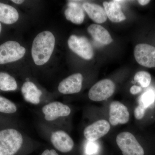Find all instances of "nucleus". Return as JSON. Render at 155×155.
<instances>
[{
	"mask_svg": "<svg viewBox=\"0 0 155 155\" xmlns=\"http://www.w3.org/2000/svg\"><path fill=\"white\" fill-rule=\"evenodd\" d=\"M130 114L127 107L118 101L111 103L109 110V122L113 126L125 124L129 122Z\"/></svg>",
	"mask_w": 155,
	"mask_h": 155,
	"instance_id": "8",
	"label": "nucleus"
},
{
	"mask_svg": "<svg viewBox=\"0 0 155 155\" xmlns=\"http://www.w3.org/2000/svg\"><path fill=\"white\" fill-rule=\"evenodd\" d=\"M146 109L141 105H139L135 108L134 116L137 120H141L144 117Z\"/></svg>",
	"mask_w": 155,
	"mask_h": 155,
	"instance_id": "24",
	"label": "nucleus"
},
{
	"mask_svg": "<svg viewBox=\"0 0 155 155\" xmlns=\"http://www.w3.org/2000/svg\"><path fill=\"white\" fill-rule=\"evenodd\" d=\"M21 92L24 99L28 102L33 104H38L40 102L42 91L33 82L25 81L22 85Z\"/></svg>",
	"mask_w": 155,
	"mask_h": 155,
	"instance_id": "15",
	"label": "nucleus"
},
{
	"mask_svg": "<svg viewBox=\"0 0 155 155\" xmlns=\"http://www.w3.org/2000/svg\"><path fill=\"white\" fill-rule=\"evenodd\" d=\"M65 15L67 20L78 25L83 22L85 16L82 6L74 1H69Z\"/></svg>",
	"mask_w": 155,
	"mask_h": 155,
	"instance_id": "14",
	"label": "nucleus"
},
{
	"mask_svg": "<svg viewBox=\"0 0 155 155\" xmlns=\"http://www.w3.org/2000/svg\"><path fill=\"white\" fill-rule=\"evenodd\" d=\"M142 88L141 87L133 85L130 87V92L131 94L135 95L139 93L141 91Z\"/></svg>",
	"mask_w": 155,
	"mask_h": 155,
	"instance_id": "25",
	"label": "nucleus"
},
{
	"mask_svg": "<svg viewBox=\"0 0 155 155\" xmlns=\"http://www.w3.org/2000/svg\"><path fill=\"white\" fill-rule=\"evenodd\" d=\"M122 1H114L112 2H104V9L105 11L107 17L112 22H119L126 19L125 14L121 10V6L119 3Z\"/></svg>",
	"mask_w": 155,
	"mask_h": 155,
	"instance_id": "13",
	"label": "nucleus"
},
{
	"mask_svg": "<svg viewBox=\"0 0 155 155\" xmlns=\"http://www.w3.org/2000/svg\"><path fill=\"white\" fill-rule=\"evenodd\" d=\"M17 88L14 78L8 73L0 72V90L4 91H13Z\"/></svg>",
	"mask_w": 155,
	"mask_h": 155,
	"instance_id": "19",
	"label": "nucleus"
},
{
	"mask_svg": "<svg viewBox=\"0 0 155 155\" xmlns=\"http://www.w3.org/2000/svg\"><path fill=\"white\" fill-rule=\"evenodd\" d=\"M12 2L14 3H16V4H18V5H19V4H22L23 2H24L23 0H13V1H11Z\"/></svg>",
	"mask_w": 155,
	"mask_h": 155,
	"instance_id": "28",
	"label": "nucleus"
},
{
	"mask_svg": "<svg viewBox=\"0 0 155 155\" xmlns=\"http://www.w3.org/2000/svg\"><path fill=\"white\" fill-rule=\"evenodd\" d=\"M18 11L12 6L0 2V21L6 24H12L19 19Z\"/></svg>",
	"mask_w": 155,
	"mask_h": 155,
	"instance_id": "18",
	"label": "nucleus"
},
{
	"mask_svg": "<svg viewBox=\"0 0 155 155\" xmlns=\"http://www.w3.org/2000/svg\"><path fill=\"white\" fill-rule=\"evenodd\" d=\"M2 26L1 23H0V34H1V31H2Z\"/></svg>",
	"mask_w": 155,
	"mask_h": 155,
	"instance_id": "29",
	"label": "nucleus"
},
{
	"mask_svg": "<svg viewBox=\"0 0 155 155\" xmlns=\"http://www.w3.org/2000/svg\"><path fill=\"white\" fill-rule=\"evenodd\" d=\"M1 119H0V121H1Z\"/></svg>",
	"mask_w": 155,
	"mask_h": 155,
	"instance_id": "30",
	"label": "nucleus"
},
{
	"mask_svg": "<svg viewBox=\"0 0 155 155\" xmlns=\"http://www.w3.org/2000/svg\"><path fill=\"white\" fill-rule=\"evenodd\" d=\"M83 80V76L81 73L72 74L60 82L58 91L64 94L78 93L82 88Z\"/></svg>",
	"mask_w": 155,
	"mask_h": 155,
	"instance_id": "11",
	"label": "nucleus"
},
{
	"mask_svg": "<svg viewBox=\"0 0 155 155\" xmlns=\"http://www.w3.org/2000/svg\"><path fill=\"white\" fill-rule=\"evenodd\" d=\"M95 141H89L85 149V155H94L97 153L98 147Z\"/></svg>",
	"mask_w": 155,
	"mask_h": 155,
	"instance_id": "23",
	"label": "nucleus"
},
{
	"mask_svg": "<svg viewBox=\"0 0 155 155\" xmlns=\"http://www.w3.org/2000/svg\"><path fill=\"white\" fill-rule=\"evenodd\" d=\"M17 110V106L14 102L0 96V113L10 115L16 113Z\"/></svg>",
	"mask_w": 155,
	"mask_h": 155,
	"instance_id": "20",
	"label": "nucleus"
},
{
	"mask_svg": "<svg viewBox=\"0 0 155 155\" xmlns=\"http://www.w3.org/2000/svg\"><path fill=\"white\" fill-rule=\"evenodd\" d=\"M150 1H149V0H139L138 1V3L142 6H144L147 5L148 4L150 3Z\"/></svg>",
	"mask_w": 155,
	"mask_h": 155,
	"instance_id": "27",
	"label": "nucleus"
},
{
	"mask_svg": "<svg viewBox=\"0 0 155 155\" xmlns=\"http://www.w3.org/2000/svg\"><path fill=\"white\" fill-rule=\"evenodd\" d=\"M55 44V38L48 31L38 34L34 40L31 56L34 62L38 66L46 64L52 54Z\"/></svg>",
	"mask_w": 155,
	"mask_h": 155,
	"instance_id": "1",
	"label": "nucleus"
},
{
	"mask_svg": "<svg viewBox=\"0 0 155 155\" xmlns=\"http://www.w3.org/2000/svg\"><path fill=\"white\" fill-rule=\"evenodd\" d=\"M134 79L140 84L143 87H147L149 86L151 81L150 74L146 71H140L135 74Z\"/></svg>",
	"mask_w": 155,
	"mask_h": 155,
	"instance_id": "22",
	"label": "nucleus"
},
{
	"mask_svg": "<svg viewBox=\"0 0 155 155\" xmlns=\"http://www.w3.org/2000/svg\"><path fill=\"white\" fill-rule=\"evenodd\" d=\"M110 125L104 119L98 120L85 127L84 135L89 141H95L106 135L110 131Z\"/></svg>",
	"mask_w": 155,
	"mask_h": 155,
	"instance_id": "9",
	"label": "nucleus"
},
{
	"mask_svg": "<svg viewBox=\"0 0 155 155\" xmlns=\"http://www.w3.org/2000/svg\"><path fill=\"white\" fill-rule=\"evenodd\" d=\"M116 85L112 80L103 79L94 84L88 92L90 99L94 101H102L113 95Z\"/></svg>",
	"mask_w": 155,
	"mask_h": 155,
	"instance_id": "5",
	"label": "nucleus"
},
{
	"mask_svg": "<svg viewBox=\"0 0 155 155\" xmlns=\"http://www.w3.org/2000/svg\"><path fill=\"white\" fill-rule=\"evenodd\" d=\"M51 141L56 149L62 153L69 152L74 147L73 140L64 130H57L53 132L51 136Z\"/></svg>",
	"mask_w": 155,
	"mask_h": 155,
	"instance_id": "12",
	"label": "nucleus"
},
{
	"mask_svg": "<svg viewBox=\"0 0 155 155\" xmlns=\"http://www.w3.org/2000/svg\"><path fill=\"white\" fill-rule=\"evenodd\" d=\"M68 45L72 51L85 60H91L93 57L91 44L85 37L72 35L68 39Z\"/></svg>",
	"mask_w": 155,
	"mask_h": 155,
	"instance_id": "6",
	"label": "nucleus"
},
{
	"mask_svg": "<svg viewBox=\"0 0 155 155\" xmlns=\"http://www.w3.org/2000/svg\"><path fill=\"white\" fill-rule=\"evenodd\" d=\"M136 61L143 67H155V48L146 44H140L134 50Z\"/></svg>",
	"mask_w": 155,
	"mask_h": 155,
	"instance_id": "7",
	"label": "nucleus"
},
{
	"mask_svg": "<svg viewBox=\"0 0 155 155\" xmlns=\"http://www.w3.org/2000/svg\"><path fill=\"white\" fill-rule=\"evenodd\" d=\"M26 50L17 41H9L0 45V64L18 61L25 55Z\"/></svg>",
	"mask_w": 155,
	"mask_h": 155,
	"instance_id": "4",
	"label": "nucleus"
},
{
	"mask_svg": "<svg viewBox=\"0 0 155 155\" xmlns=\"http://www.w3.org/2000/svg\"><path fill=\"white\" fill-rule=\"evenodd\" d=\"M155 92L152 89H150L145 92L140 97L139 105L146 109L154 102Z\"/></svg>",
	"mask_w": 155,
	"mask_h": 155,
	"instance_id": "21",
	"label": "nucleus"
},
{
	"mask_svg": "<svg viewBox=\"0 0 155 155\" xmlns=\"http://www.w3.org/2000/svg\"><path fill=\"white\" fill-rule=\"evenodd\" d=\"M87 31L95 40L102 44L109 45L113 41L109 31L101 25L91 24L87 28Z\"/></svg>",
	"mask_w": 155,
	"mask_h": 155,
	"instance_id": "17",
	"label": "nucleus"
},
{
	"mask_svg": "<svg viewBox=\"0 0 155 155\" xmlns=\"http://www.w3.org/2000/svg\"><path fill=\"white\" fill-rule=\"evenodd\" d=\"M41 155H59L54 150H46Z\"/></svg>",
	"mask_w": 155,
	"mask_h": 155,
	"instance_id": "26",
	"label": "nucleus"
},
{
	"mask_svg": "<svg viewBox=\"0 0 155 155\" xmlns=\"http://www.w3.org/2000/svg\"><path fill=\"white\" fill-rule=\"evenodd\" d=\"M116 143L123 155H144L145 152L134 136L127 131L121 132L116 137Z\"/></svg>",
	"mask_w": 155,
	"mask_h": 155,
	"instance_id": "3",
	"label": "nucleus"
},
{
	"mask_svg": "<svg viewBox=\"0 0 155 155\" xmlns=\"http://www.w3.org/2000/svg\"><path fill=\"white\" fill-rule=\"evenodd\" d=\"M82 7L88 14L89 17L94 22L102 23L107 21V17L105 11L101 6L97 4L86 2L84 3Z\"/></svg>",
	"mask_w": 155,
	"mask_h": 155,
	"instance_id": "16",
	"label": "nucleus"
},
{
	"mask_svg": "<svg viewBox=\"0 0 155 155\" xmlns=\"http://www.w3.org/2000/svg\"><path fill=\"white\" fill-rule=\"evenodd\" d=\"M22 134L14 127H0V155H15L23 144Z\"/></svg>",
	"mask_w": 155,
	"mask_h": 155,
	"instance_id": "2",
	"label": "nucleus"
},
{
	"mask_svg": "<svg viewBox=\"0 0 155 155\" xmlns=\"http://www.w3.org/2000/svg\"><path fill=\"white\" fill-rule=\"evenodd\" d=\"M45 119L48 121H53L60 117H66L71 113V109L67 105L60 102L50 103L43 107Z\"/></svg>",
	"mask_w": 155,
	"mask_h": 155,
	"instance_id": "10",
	"label": "nucleus"
}]
</instances>
